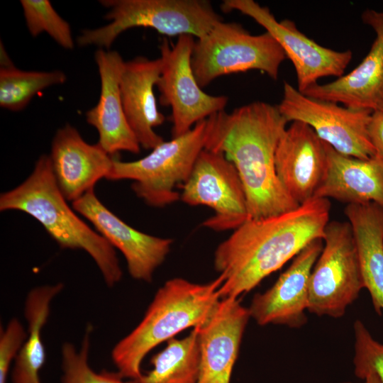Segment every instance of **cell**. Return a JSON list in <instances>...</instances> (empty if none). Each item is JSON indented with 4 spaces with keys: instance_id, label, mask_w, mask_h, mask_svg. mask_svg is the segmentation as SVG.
Masks as SVG:
<instances>
[{
    "instance_id": "cell-1",
    "label": "cell",
    "mask_w": 383,
    "mask_h": 383,
    "mask_svg": "<svg viewBox=\"0 0 383 383\" xmlns=\"http://www.w3.org/2000/svg\"><path fill=\"white\" fill-rule=\"evenodd\" d=\"M330 210L328 199L313 197L293 210L248 219L235 228L214 252V267L223 277L221 299L250 292L312 241L323 240Z\"/></svg>"
},
{
    "instance_id": "cell-2",
    "label": "cell",
    "mask_w": 383,
    "mask_h": 383,
    "mask_svg": "<svg viewBox=\"0 0 383 383\" xmlns=\"http://www.w3.org/2000/svg\"><path fill=\"white\" fill-rule=\"evenodd\" d=\"M205 149L221 152L235 166L247 200L248 219H259L297 208L275 168V154L288 121L277 105L254 101L208 118Z\"/></svg>"
},
{
    "instance_id": "cell-3",
    "label": "cell",
    "mask_w": 383,
    "mask_h": 383,
    "mask_svg": "<svg viewBox=\"0 0 383 383\" xmlns=\"http://www.w3.org/2000/svg\"><path fill=\"white\" fill-rule=\"evenodd\" d=\"M223 282L221 274L204 284L181 277L167 280L138 325L113 348L111 359L117 372L125 379L139 380L143 361L152 349L208 319L221 299Z\"/></svg>"
},
{
    "instance_id": "cell-4",
    "label": "cell",
    "mask_w": 383,
    "mask_h": 383,
    "mask_svg": "<svg viewBox=\"0 0 383 383\" xmlns=\"http://www.w3.org/2000/svg\"><path fill=\"white\" fill-rule=\"evenodd\" d=\"M53 174L50 155H41L30 176L0 196V210H18L37 220L62 249L88 253L106 284L112 287L122 278L115 248L91 228L68 205Z\"/></svg>"
},
{
    "instance_id": "cell-5",
    "label": "cell",
    "mask_w": 383,
    "mask_h": 383,
    "mask_svg": "<svg viewBox=\"0 0 383 383\" xmlns=\"http://www.w3.org/2000/svg\"><path fill=\"white\" fill-rule=\"evenodd\" d=\"M109 9L105 18L111 22L82 31L79 46L96 45L109 50L117 37L135 27L151 28L167 36L189 35L197 39L206 35L223 21L206 0H101Z\"/></svg>"
},
{
    "instance_id": "cell-6",
    "label": "cell",
    "mask_w": 383,
    "mask_h": 383,
    "mask_svg": "<svg viewBox=\"0 0 383 383\" xmlns=\"http://www.w3.org/2000/svg\"><path fill=\"white\" fill-rule=\"evenodd\" d=\"M208 119L197 123L187 133L164 141L144 157L131 162L113 159L107 179L134 181L137 196L155 207H164L180 199L176 191L188 179L194 165L205 149Z\"/></svg>"
},
{
    "instance_id": "cell-7",
    "label": "cell",
    "mask_w": 383,
    "mask_h": 383,
    "mask_svg": "<svg viewBox=\"0 0 383 383\" xmlns=\"http://www.w3.org/2000/svg\"><path fill=\"white\" fill-rule=\"evenodd\" d=\"M287 56L267 31L252 35L237 23H217L195 41L191 58L193 72L204 88L223 75L257 70L277 79Z\"/></svg>"
},
{
    "instance_id": "cell-8",
    "label": "cell",
    "mask_w": 383,
    "mask_h": 383,
    "mask_svg": "<svg viewBox=\"0 0 383 383\" xmlns=\"http://www.w3.org/2000/svg\"><path fill=\"white\" fill-rule=\"evenodd\" d=\"M323 245L312 270L308 311L341 318L364 289L358 251L348 221H329Z\"/></svg>"
},
{
    "instance_id": "cell-9",
    "label": "cell",
    "mask_w": 383,
    "mask_h": 383,
    "mask_svg": "<svg viewBox=\"0 0 383 383\" xmlns=\"http://www.w3.org/2000/svg\"><path fill=\"white\" fill-rule=\"evenodd\" d=\"M194 37L182 35L170 45L166 38L160 45L162 73L157 87L160 103L172 110V137H179L197 123L223 111L228 103L226 96H213L204 92L193 72L191 58Z\"/></svg>"
},
{
    "instance_id": "cell-10",
    "label": "cell",
    "mask_w": 383,
    "mask_h": 383,
    "mask_svg": "<svg viewBox=\"0 0 383 383\" xmlns=\"http://www.w3.org/2000/svg\"><path fill=\"white\" fill-rule=\"evenodd\" d=\"M288 122L301 121L337 152L360 159L376 155L369 138L372 111L309 97L285 82L277 105Z\"/></svg>"
},
{
    "instance_id": "cell-11",
    "label": "cell",
    "mask_w": 383,
    "mask_h": 383,
    "mask_svg": "<svg viewBox=\"0 0 383 383\" xmlns=\"http://www.w3.org/2000/svg\"><path fill=\"white\" fill-rule=\"evenodd\" d=\"M180 199L204 205L214 214L203 226L215 231L235 230L248 219L245 190L233 165L223 153L204 149L183 184Z\"/></svg>"
},
{
    "instance_id": "cell-12",
    "label": "cell",
    "mask_w": 383,
    "mask_h": 383,
    "mask_svg": "<svg viewBox=\"0 0 383 383\" xmlns=\"http://www.w3.org/2000/svg\"><path fill=\"white\" fill-rule=\"evenodd\" d=\"M221 8L250 16L277 40L294 67L297 89L301 93L323 77H341L352 60L350 50L337 51L320 45L302 33L294 22L278 21L267 7L253 0H225Z\"/></svg>"
},
{
    "instance_id": "cell-13",
    "label": "cell",
    "mask_w": 383,
    "mask_h": 383,
    "mask_svg": "<svg viewBox=\"0 0 383 383\" xmlns=\"http://www.w3.org/2000/svg\"><path fill=\"white\" fill-rule=\"evenodd\" d=\"M73 209L89 220L96 231L123 255L135 279L151 282L156 269L169 254L173 240L136 230L109 210L94 189L72 202Z\"/></svg>"
},
{
    "instance_id": "cell-14",
    "label": "cell",
    "mask_w": 383,
    "mask_h": 383,
    "mask_svg": "<svg viewBox=\"0 0 383 383\" xmlns=\"http://www.w3.org/2000/svg\"><path fill=\"white\" fill-rule=\"evenodd\" d=\"M323 245L322 239L312 241L270 289L254 295L248 310L258 325L300 328L307 323L310 276Z\"/></svg>"
},
{
    "instance_id": "cell-15",
    "label": "cell",
    "mask_w": 383,
    "mask_h": 383,
    "mask_svg": "<svg viewBox=\"0 0 383 383\" xmlns=\"http://www.w3.org/2000/svg\"><path fill=\"white\" fill-rule=\"evenodd\" d=\"M328 164V144L306 123L292 121L275 154L276 172L287 194L299 205L313 198Z\"/></svg>"
},
{
    "instance_id": "cell-16",
    "label": "cell",
    "mask_w": 383,
    "mask_h": 383,
    "mask_svg": "<svg viewBox=\"0 0 383 383\" xmlns=\"http://www.w3.org/2000/svg\"><path fill=\"white\" fill-rule=\"evenodd\" d=\"M362 19L376 35L365 57L349 73L326 84L317 83L304 94L354 109H383V12L367 9Z\"/></svg>"
},
{
    "instance_id": "cell-17",
    "label": "cell",
    "mask_w": 383,
    "mask_h": 383,
    "mask_svg": "<svg viewBox=\"0 0 383 383\" xmlns=\"http://www.w3.org/2000/svg\"><path fill=\"white\" fill-rule=\"evenodd\" d=\"M250 318L238 299H221L199 326V371L197 383H231L243 336Z\"/></svg>"
},
{
    "instance_id": "cell-18",
    "label": "cell",
    "mask_w": 383,
    "mask_h": 383,
    "mask_svg": "<svg viewBox=\"0 0 383 383\" xmlns=\"http://www.w3.org/2000/svg\"><path fill=\"white\" fill-rule=\"evenodd\" d=\"M57 184L65 199L72 202L107 179L113 157L98 145L87 143L70 124L59 128L50 155Z\"/></svg>"
},
{
    "instance_id": "cell-19",
    "label": "cell",
    "mask_w": 383,
    "mask_h": 383,
    "mask_svg": "<svg viewBox=\"0 0 383 383\" xmlns=\"http://www.w3.org/2000/svg\"><path fill=\"white\" fill-rule=\"evenodd\" d=\"M101 80L98 103L86 113L87 122L99 134L98 145L110 155L120 151L138 154L140 145L126 117L120 92L125 61L115 50L99 48L94 54Z\"/></svg>"
},
{
    "instance_id": "cell-20",
    "label": "cell",
    "mask_w": 383,
    "mask_h": 383,
    "mask_svg": "<svg viewBox=\"0 0 383 383\" xmlns=\"http://www.w3.org/2000/svg\"><path fill=\"white\" fill-rule=\"evenodd\" d=\"M162 68L161 57L143 56L125 62L120 79V92L128 123L139 144L152 150L164 139L154 128L162 125L165 116L157 109L154 94Z\"/></svg>"
},
{
    "instance_id": "cell-21",
    "label": "cell",
    "mask_w": 383,
    "mask_h": 383,
    "mask_svg": "<svg viewBox=\"0 0 383 383\" xmlns=\"http://www.w3.org/2000/svg\"><path fill=\"white\" fill-rule=\"evenodd\" d=\"M328 164L314 197L348 204L375 203L383 207V158L360 159L343 155L328 144Z\"/></svg>"
},
{
    "instance_id": "cell-22",
    "label": "cell",
    "mask_w": 383,
    "mask_h": 383,
    "mask_svg": "<svg viewBox=\"0 0 383 383\" xmlns=\"http://www.w3.org/2000/svg\"><path fill=\"white\" fill-rule=\"evenodd\" d=\"M345 215L355 240L364 289L375 311L383 312V207L375 203L348 204Z\"/></svg>"
},
{
    "instance_id": "cell-23",
    "label": "cell",
    "mask_w": 383,
    "mask_h": 383,
    "mask_svg": "<svg viewBox=\"0 0 383 383\" xmlns=\"http://www.w3.org/2000/svg\"><path fill=\"white\" fill-rule=\"evenodd\" d=\"M63 284L44 285L32 289L26 296L24 316L28 335L14 360L12 383H41L39 373L45 361L42 331L50 313L54 298L63 289Z\"/></svg>"
},
{
    "instance_id": "cell-24",
    "label": "cell",
    "mask_w": 383,
    "mask_h": 383,
    "mask_svg": "<svg viewBox=\"0 0 383 383\" xmlns=\"http://www.w3.org/2000/svg\"><path fill=\"white\" fill-rule=\"evenodd\" d=\"M198 327L184 338L166 342V346L152 356V369L143 374L138 383H197L200 358Z\"/></svg>"
},
{
    "instance_id": "cell-25",
    "label": "cell",
    "mask_w": 383,
    "mask_h": 383,
    "mask_svg": "<svg viewBox=\"0 0 383 383\" xmlns=\"http://www.w3.org/2000/svg\"><path fill=\"white\" fill-rule=\"evenodd\" d=\"M60 70L24 71L17 69L7 54L1 56L0 106L11 111L23 110L39 91L66 82Z\"/></svg>"
},
{
    "instance_id": "cell-26",
    "label": "cell",
    "mask_w": 383,
    "mask_h": 383,
    "mask_svg": "<svg viewBox=\"0 0 383 383\" xmlns=\"http://www.w3.org/2000/svg\"><path fill=\"white\" fill-rule=\"evenodd\" d=\"M92 327L88 325L79 349L71 343L62 346V383H138L126 380L118 372L94 371L89 362Z\"/></svg>"
},
{
    "instance_id": "cell-27",
    "label": "cell",
    "mask_w": 383,
    "mask_h": 383,
    "mask_svg": "<svg viewBox=\"0 0 383 383\" xmlns=\"http://www.w3.org/2000/svg\"><path fill=\"white\" fill-rule=\"evenodd\" d=\"M20 3L27 28L33 37L46 33L62 48H74L69 23L57 13L50 1L21 0Z\"/></svg>"
},
{
    "instance_id": "cell-28",
    "label": "cell",
    "mask_w": 383,
    "mask_h": 383,
    "mask_svg": "<svg viewBox=\"0 0 383 383\" xmlns=\"http://www.w3.org/2000/svg\"><path fill=\"white\" fill-rule=\"evenodd\" d=\"M354 329V374L364 379L369 374H374L383 383V344L376 340L360 320H356Z\"/></svg>"
},
{
    "instance_id": "cell-29",
    "label": "cell",
    "mask_w": 383,
    "mask_h": 383,
    "mask_svg": "<svg viewBox=\"0 0 383 383\" xmlns=\"http://www.w3.org/2000/svg\"><path fill=\"white\" fill-rule=\"evenodd\" d=\"M28 333L22 323L13 318L0 333V383H6L8 374L13 360L18 355Z\"/></svg>"
},
{
    "instance_id": "cell-30",
    "label": "cell",
    "mask_w": 383,
    "mask_h": 383,
    "mask_svg": "<svg viewBox=\"0 0 383 383\" xmlns=\"http://www.w3.org/2000/svg\"><path fill=\"white\" fill-rule=\"evenodd\" d=\"M368 135L376 154L383 158V109L372 112Z\"/></svg>"
},
{
    "instance_id": "cell-31",
    "label": "cell",
    "mask_w": 383,
    "mask_h": 383,
    "mask_svg": "<svg viewBox=\"0 0 383 383\" xmlns=\"http://www.w3.org/2000/svg\"><path fill=\"white\" fill-rule=\"evenodd\" d=\"M363 383H380L379 379L374 374H369L364 379ZM340 383H352L350 382H343Z\"/></svg>"
}]
</instances>
